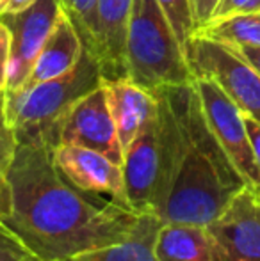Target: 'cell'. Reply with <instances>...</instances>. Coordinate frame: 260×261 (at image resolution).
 I'll use <instances>...</instances> for the list:
<instances>
[{
	"label": "cell",
	"mask_w": 260,
	"mask_h": 261,
	"mask_svg": "<svg viewBox=\"0 0 260 261\" xmlns=\"http://www.w3.org/2000/svg\"><path fill=\"white\" fill-rule=\"evenodd\" d=\"M122 167L132 210L157 215L164 171V141L159 101L155 114L146 121L127 148Z\"/></svg>",
	"instance_id": "cell-7"
},
{
	"label": "cell",
	"mask_w": 260,
	"mask_h": 261,
	"mask_svg": "<svg viewBox=\"0 0 260 261\" xmlns=\"http://www.w3.org/2000/svg\"><path fill=\"white\" fill-rule=\"evenodd\" d=\"M54 162L73 187L84 192L107 194L118 204L132 208L127 197L123 167L111 158L82 146L59 144L54 149Z\"/></svg>",
	"instance_id": "cell-11"
},
{
	"label": "cell",
	"mask_w": 260,
	"mask_h": 261,
	"mask_svg": "<svg viewBox=\"0 0 260 261\" xmlns=\"http://www.w3.org/2000/svg\"><path fill=\"white\" fill-rule=\"evenodd\" d=\"M208 229L225 261H260V201L255 190H241Z\"/></svg>",
	"instance_id": "cell-10"
},
{
	"label": "cell",
	"mask_w": 260,
	"mask_h": 261,
	"mask_svg": "<svg viewBox=\"0 0 260 261\" xmlns=\"http://www.w3.org/2000/svg\"><path fill=\"white\" fill-rule=\"evenodd\" d=\"M218 0H191L193 18H195V27L200 29L210 20V14L214 11ZM195 29V31H196Z\"/></svg>",
	"instance_id": "cell-24"
},
{
	"label": "cell",
	"mask_w": 260,
	"mask_h": 261,
	"mask_svg": "<svg viewBox=\"0 0 260 261\" xmlns=\"http://www.w3.org/2000/svg\"><path fill=\"white\" fill-rule=\"evenodd\" d=\"M84 50H86V46H84L79 31L61 7L49 39L43 45L41 52H39L34 66H32V71L29 75L27 82L18 91L31 89L38 84L57 79V76L68 73L80 61Z\"/></svg>",
	"instance_id": "cell-14"
},
{
	"label": "cell",
	"mask_w": 260,
	"mask_h": 261,
	"mask_svg": "<svg viewBox=\"0 0 260 261\" xmlns=\"http://www.w3.org/2000/svg\"><path fill=\"white\" fill-rule=\"evenodd\" d=\"M193 86L200 98L205 119L223 151L228 155L248 187L253 190L260 189V169L251 148L244 114L214 80L193 76Z\"/></svg>",
	"instance_id": "cell-6"
},
{
	"label": "cell",
	"mask_w": 260,
	"mask_h": 261,
	"mask_svg": "<svg viewBox=\"0 0 260 261\" xmlns=\"http://www.w3.org/2000/svg\"><path fill=\"white\" fill-rule=\"evenodd\" d=\"M102 86L105 89L109 110L118 128L120 142L125 153L146 121L155 114L157 96L155 93L132 82L129 76H104Z\"/></svg>",
	"instance_id": "cell-13"
},
{
	"label": "cell",
	"mask_w": 260,
	"mask_h": 261,
	"mask_svg": "<svg viewBox=\"0 0 260 261\" xmlns=\"http://www.w3.org/2000/svg\"><path fill=\"white\" fill-rule=\"evenodd\" d=\"M59 11V0H38L23 13L0 18L11 31V57L6 93H14L27 82Z\"/></svg>",
	"instance_id": "cell-9"
},
{
	"label": "cell",
	"mask_w": 260,
	"mask_h": 261,
	"mask_svg": "<svg viewBox=\"0 0 260 261\" xmlns=\"http://www.w3.org/2000/svg\"><path fill=\"white\" fill-rule=\"evenodd\" d=\"M36 2L38 0H0V18L23 13Z\"/></svg>",
	"instance_id": "cell-25"
},
{
	"label": "cell",
	"mask_w": 260,
	"mask_h": 261,
	"mask_svg": "<svg viewBox=\"0 0 260 261\" xmlns=\"http://www.w3.org/2000/svg\"><path fill=\"white\" fill-rule=\"evenodd\" d=\"M123 62L125 76L152 93L193 82L184 46L157 0H134Z\"/></svg>",
	"instance_id": "cell-4"
},
{
	"label": "cell",
	"mask_w": 260,
	"mask_h": 261,
	"mask_svg": "<svg viewBox=\"0 0 260 261\" xmlns=\"http://www.w3.org/2000/svg\"><path fill=\"white\" fill-rule=\"evenodd\" d=\"M59 144L82 146L123 165L125 153L102 84L80 98L63 117L59 126Z\"/></svg>",
	"instance_id": "cell-8"
},
{
	"label": "cell",
	"mask_w": 260,
	"mask_h": 261,
	"mask_svg": "<svg viewBox=\"0 0 260 261\" xmlns=\"http://www.w3.org/2000/svg\"><path fill=\"white\" fill-rule=\"evenodd\" d=\"M185 57L193 76L214 80L244 117L260 123V75L232 46L193 34Z\"/></svg>",
	"instance_id": "cell-5"
},
{
	"label": "cell",
	"mask_w": 260,
	"mask_h": 261,
	"mask_svg": "<svg viewBox=\"0 0 260 261\" xmlns=\"http://www.w3.org/2000/svg\"><path fill=\"white\" fill-rule=\"evenodd\" d=\"M164 220L155 213H143L135 229L120 244L80 252L63 261H157V234Z\"/></svg>",
	"instance_id": "cell-16"
},
{
	"label": "cell",
	"mask_w": 260,
	"mask_h": 261,
	"mask_svg": "<svg viewBox=\"0 0 260 261\" xmlns=\"http://www.w3.org/2000/svg\"><path fill=\"white\" fill-rule=\"evenodd\" d=\"M166 89L180 134L162 220L208 226L248 183L212 134L193 82Z\"/></svg>",
	"instance_id": "cell-2"
},
{
	"label": "cell",
	"mask_w": 260,
	"mask_h": 261,
	"mask_svg": "<svg viewBox=\"0 0 260 261\" xmlns=\"http://www.w3.org/2000/svg\"><path fill=\"white\" fill-rule=\"evenodd\" d=\"M141 215L73 187L57 169L52 148L18 142L0 196V222L38 259L63 261L120 244Z\"/></svg>",
	"instance_id": "cell-1"
},
{
	"label": "cell",
	"mask_w": 260,
	"mask_h": 261,
	"mask_svg": "<svg viewBox=\"0 0 260 261\" xmlns=\"http://www.w3.org/2000/svg\"><path fill=\"white\" fill-rule=\"evenodd\" d=\"M61 7L69 16L73 25L79 31L84 46L89 50L93 41L94 29V11H97V0H59Z\"/></svg>",
	"instance_id": "cell-19"
},
{
	"label": "cell",
	"mask_w": 260,
	"mask_h": 261,
	"mask_svg": "<svg viewBox=\"0 0 260 261\" xmlns=\"http://www.w3.org/2000/svg\"><path fill=\"white\" fill-rule=\"evenodd\" d=\"M4 259H38L21 240L0 222V261ZM41 261V259H38Z\"/></svg>",
	"instance_id": "cell-21"
},
{
	"label": "cell",
	"mask_w": 260,
	"mask_h": 261,
	"mask_svg": "<svg viewBox=\"0 0 260 261\" xmlns=\"http://www.w3.org/2000/svg\"><path fill=\"white\" fill-rule=\"evenodd\" d=\"M104 73L97 57L84 50L75 68L31 89L4 93L6 114L18 142H34L56 149L63 117L77 101L102 84Z\"/></svg>",
	"instance_id": "cell-3"
},
{
	"label": "cell",
	"mask_w": 260,
	"mask_h": 261,
	"mask_svg": "<svg viewBox=\"0 0 260 261\" xmlns=\"http://www.w3.org/2000/svg\"><path fill=\"white\" fill-rule=\"evenodd\" d=\"M260 75V46H232Z\"/></svg>",
	"instance_id": "cell-26"
},
{
	"label": "cell",
	"mask_w": 260,
	"mask_h": 261,
	"mask_svg": "<svg viewBox=\"0 0 260 261\" xmlns=\"http://www.w3.org/2000/svg\"><path fill=\"white\" fill-rule=\"evenodd\" d=\"M11 57V31L0 20V94L7 89V73H9Z\"/></svg>",
	"instance_id": "cell-23"
},
{
	"label": "cell",
	"mask_w": 260,
	"mask_h": 261,
	"mask_svg": "<svg viewBox=\"0 0 260 261\" xmlns=\"http://www.w3.org/2000/svg\"><path fill=\"white\" fill-rule=\"evenodd\" d=\"M4 261H38V259H4Z\"/></svg>",
	"instance_id": "cell-28"
},
{
	"label": "cell",
	"mask_w": 260,
	"mask_h": 261,
	"mask_svg": "<svg viewBox=\"0 0 260 261\" xmlns=\"http://www.w3.org/2000/svg\"><path fill=\"white\" fill-rule=\"evenodd\" d=\"M195 34L228 46H260V13L235 14L196 29Z\"/></svg>",
	"instance_id": "cell-17"
},
{
	"label": "cell",
	"mask_w": 260,
	"mask_h": 261,
	"mask_svg": "<svg viewBox=\"0 0 260 261\" xmlns=\"http://www.w3.org/2000/svg\"><path fill=\"white\" fill-rule=\"evenodd\" d=\"M134 0H97L93 41L89 52L97 57L107 79L125 76V41Z\"/></svg>",
	"instance_id": "cell-12"
},
{
	"label": "cell",
	"mask_w": 260,
	"mask_h": 261,
	"mask_svg": "<svg viewBox=\"0 0 260 261\" xmlns=\"http://www.w3.org/2000/svg\"><path fill=\"white\" fill-rule=\"evenodd\" d=\"M246 128H248V135H250V141H251V148H253V153H255V160H257V165L260 169V123L246 117Z\"/></svg>",
	"instance_id": "cell-27"
},
{
	"label": "cell",
	"mask_w": 260,
	"mask_h": 261,
	"mask_svg": "<svg viewBox=\"0 0 260 261\" xmlns=\"http://www.w3.org/2000/svg\"><path fill=\"white\" fill-rule=\"evenodd\" d=\"M246 13H260V0H218L214 11L210 14V20L207 23Z\"/></svg>",
	"instance_id": "cell-22"
},
{
	"label": "cell",
	"mask_w": 260,
	"mask_h": 261,
	"mask_svg": "<svg viewBox=\"0 0 260 261\" xmlns=\"http://www.w3.org/2000/svg\"><path fill=\"white\" fill-rule=\"evenodd\" d=\"M159 6L162 7L164 14L170 20L175 34L182 46H187L189 39L195 34V18H193L191 0H157Z\"/></svg>",
	"instance_id": "cell-18"
},
{
	"label": "cell",
	"mask_w": 260,
	"mask_h": 261,
	"mask_svg": "<svg viewBox=\"0 0 260 261\" xmlns=\"http://www.w3.org/2000/svg\"><path fill=\"white\" fill-rule=\"evenodd\" d=\"M255 194H257V197H258V201H260V189L255 190Z\"/></svg>",
	"instance_id": "cell-29"
},
{
	"label": "cell",
	"mask_w": 260,
	"mask_h": 261,
	"mask_svg": "<svg viewBox=\"0 0 260 261\" xmlns=\"http://www.w3.org/2000/svg\"><path fill=\"white\" fill-rule=\"evenodd\" d=\"M18 148V139L16 132L11 126L9 119L6 114V98L4 93L0 94V196H2L4 185H6V178L9 167L14 160Z\"/></svg>",
	"instance_id": "cell-20"
},
{
	"label": "cell",
	"mask_w": 260,
	"mask_h": 261,
	"mask_svg": "<svg viewBox=\"0 0 260 261\" xmlns=\"http://www.w3.org/2000/svg\"><path fill=\"white\" fill-rule=\"evenodd\" d=\"M157 261H225L208 226L164 222L157 234Z\"/></svg>",
	"instance_id": "cell-15"
}]
</instances>
